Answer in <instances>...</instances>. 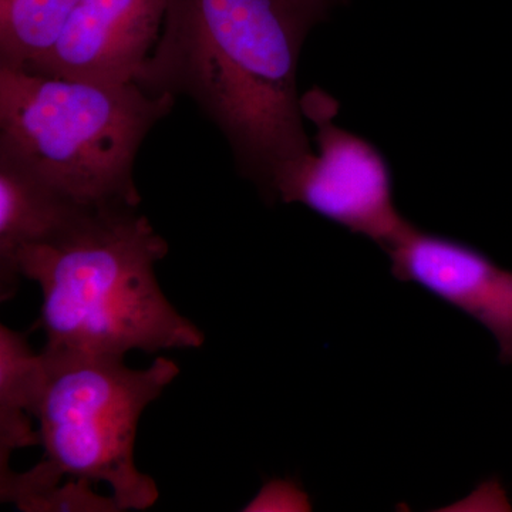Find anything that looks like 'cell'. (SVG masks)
<instances>
[{"label": "cell", "mask_w": 512, "mask_h": 512, "mask_svg": "<svg viewBox=\"0 0 512 512\" xmlns=\"http://www.w3.org/2000/svg\"><path fill=\"white\" fill-rule=\"evenodd\" d=\"M164 23L137 83L194 100L266 194L312 150L296 80L311 28L281 0H168Z\"/></svg>", "instance_id": "cell-1"}, {"label": "cell", "mask_w": 512, "mask_h": 512, "mask_svg": "<svg viewBox=\"0 0 512 512\" xmlns=\"http://www.w3.org/2000/svg\"><path fill=\"white\" fill-rule=\"evenodd\" d=\"M168 244L137 208H84L19 252L20 278L42 291L46 349L124 357L200 349L204 332L171 305L156 265Z\"/></svg>", "instance_id": "cell-2"}, {"label": "cell", "mask_w": 512, "mask_h": 512, "mask_svg": "<svg viewBox=\"0 0 512 512\" xmlns=\"http://www.w3.org/2000/svg\"><path fill=\"white\" fill-rule=\"evenodd\" d=\"M173 94L0 64V160L77 208H137L134 163Z\"/></svg>", "instance_id": "cell-3"}, {"label": "cell", "mask_w": 512, "mask_h": 512, "mask_svg": "<svg viewBox=\"0 0 512 512\" xmlns=\"http://www.w3.org/2000/svg\"><path fill=\"white\" fill-rule=\"evenodd\" d=\"M35 409L42 460L0 476L2 503L20 505L66 480L109 485L123 511H144L160 498L157 483L134 460L138 421L180 375L157 357L130 369L124 357L43 349Z\"/></svg>", "instance_id": "cell-4"}, {"label": "cell", "mask_w": 512, "mask_h": 512, "mask_svg": "<svg viewBox=\"0 0 512 512\" xmlns=\"http://www.w3.org/2000/svg\"><path fill=\"white\" fill-rule=\"evenodd\" d=\"M305 117L318 127V151L286 164L266 191L269 200L302 204L386 251L413 224L394 204L393 174L382 151L336 126L338 103L319 89L302 96Z\"/></svg>", "instance_id": "cell-5"}, {"label": "cell", "mask_w": 512, "mask_h": 512, "mask_svg": "<svg viewBox=\"0 0 512 512\" xmlns=\"http://www.w3.org/2000/svg\"><path fill=\"white\" fill-rule=\"evenodd\" d=\"M397 281L412 282L483 325L512 363V271L466 242L410 227L386 249Z\"/></svg>", "instance_id": "cell-6"}, {"label": "cell", "mask_w": 512, "mask_h": 512, "mask_svg": "<svg viewBox=\"0 0 512 512\" xmlns=\"http://www.w3.org/2000/svg\"><path fill=\"white\" fill-rule=\"evenodd\" d=\"M168 0H82L56 45L30 72L133 83L143 72Z\"/></svg>", "instance_id": "cell-7"}, {"label": "cell", "mask_w": 512, "mask_h": 512, "mask_svg": "<svg viewBox=\"0 0 512 512\" xmlns=\"http://www.w3.org/2000/svg\"><path fill=\"white\" fill-rule=\"evenodd\" d=\"M84 208L74 207L16 165L0 160V301L19 289V252L45 241Z\"/></svg>", "instance_id": "cell-8"}, {"label": "cell", "mask_w": 512, "mask_h": 512, "mask_svg": "<svg viewBox=\"0 0 512 512\" xmlns=\"http://www.w3.org/2000/svg\"><path fill=\"white\" fill-rule=\"evenodd\" d=\"M42 376V355L28 336L0 325V476L12 470L15 451L40 446L35 409Z\"/></svg>", "instance_id": "cell-9"}, {"label": "cell", "mask_w": 512, "mask_h": 512, "mask_svg": "<svg viewBox=\"0 0 512 512\" xmlns=\"http://www.w3.org/2000/svg\"><path fill=\"white\" fill-rule=\"evenodd\" d=\"M82 0H0V64L29 69L56 45Z\"/></svg>", "instance_id": "cell-10"}, {"label": "cell", "mask_w": 512, "mask_h": 512, "mask_svg": "<svg viewBox=\"0 0 512 512\" xmlns=\"http://www.w3.org/2000/svg\"><path fill=\"white\" fill-rule=\"evenodd\" d=\"M96 485L82 480H66L35 495L18 508L25 512H121L113 495L104 497L94 491Z\"/></svg>", "instance_id": "cell-11"}, {"label": "cell", "mask_w": 512, "mask_h": 512, "mask_svg": "<svg viewBox=\"0 0 512 512\" xmlns=\"http://www.w3.org/2000/svg\"><path fill=\"white\" fill-rule=\"evenodd\" d=\"M305 505L301 491L284 481H276L266 485L244 511L301 510Z\"/></svg>", "instance_id": "cell-12"}, {"label": "cell", "mask_w": 512, "mask_h": 512, "mask_svg": "<svg viewBox=\"0 0 512 512\" xmlns=\"http://www.w3.org/2000/svg\"><path fill=\"white\" fill-rule=\"evenodd\" d=\"M308 28L326 18L330 9L342 0H281Z\"/></svg>", "instance_id": "cell-13"}]
</instances>
